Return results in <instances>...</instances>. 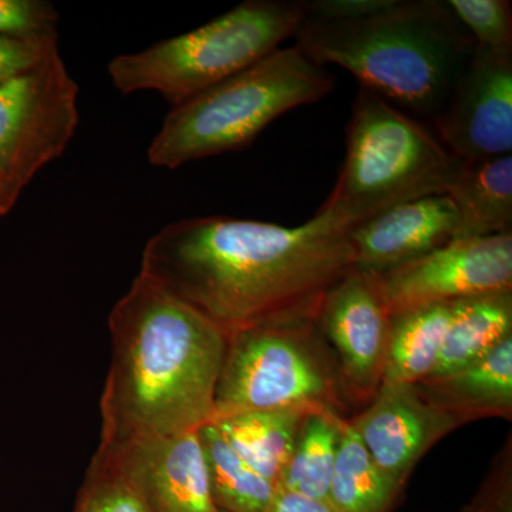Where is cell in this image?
<instances>
[{"mask_svg": "<svg viewBox=\"0 0 512 512\" xmlns=\"http://www.w3.org/2000/svg\"><path fill=\"white\" fill-rule=\"evenodd\" d=\"M266 512H339L329 501L278 487Z\"/></svg>", "mask_w": 512, "mask_h": 512, "instance_id": "cell-29", "label": "cell"}, {"mask_svg": "<svg viewBox=\"0 0 512 512\" xmlns=\"http://www.w3.org/2000/svg\"><path fill=\"white\" fill-rule=\"evenodd\" d=\"M461 164L423 121L359 87L342 170L316 212L350 229L407 202L446 195Z\"/></svg>", "mask_w": 512, "mask_h": 512, "instance_id": "cell-5", "label": "cell"}, {"mask_svg": "<svg viewBox=\"0 0 512 512\" xmlns=\"http://www.w3.org/2000/svg\"><path fill=\"white\" fill-rule=\"evenodd\" d=\"M348 417L332 412H311L301 430L284 477L278 487L306 497L329 501L330 481L338 456L340 430ZM276 487V488H278Z\"/></svg>", "mask_w": 512, "mask_h": 512, "instance_id": "cell-22", "label": "cell"}, {"mask_svg": "<svg viewBox=\"0 0 512 512\" xmlns=\"http://www.w3.org/2000/svg\"><path fill=\"white\" fill-rule=\"evenodd\" d=\"M396 0H302L303 15L315 22H349L392 8Z\"/></svg>", "mask_w": 512, "mask_h": 512, "instance_id": "cell-28", "label": "cell"}, {"mask_svg": "<svg viewBox=\"0 0 512 512\" xmlns=\"http://www.w3.org/2000/svg\"><path fill=\"white\" fill-rule=\"evenodd\" d=\"M404 488L380 470L349 419L343 420L329 503L339 512H393Z\"/></svg>", "mask_w": 512, "mask_h": 512, "instance_id": "cell-20", "label": "cell"}, {"mask_svg": "<svg viewBox=\"0 0 512 512\" xmlns=\"http://www.w3.org/2000/svg\"><path fill=\"white\" fill-rule=\"evenodd\" d=\"M476 46L512 53V8L508 0H447Z\"/></svg>", "mask_w": 512, "mask_h": 512, "instance_id": "cell-24", "label": "cell"}, {"mask_svg": "<svg viewBox=\"0 0 512 512\" xmlns=\"http://www.w3.org/2000/svg\"><path fill=\"white\" fill-rule=\"evenodd\" d=\"M59 13L47 0H0V36L30 39L57 33Z\"/></svg>", "mask_w": 512, "mask_h": 512, "instance_id": "cell-25", "label": "cell"}, {"mask_svg": "<svg viewBox=\"0 0 512 512\" xmlns=\"http://www.w3.org/2000/svg\"><path fill=\"white\" fill-rule=\"evenodd\" d=\"M413 386L427 402L466 424L483 419L511 420L512 336L471 365Z\"/></svg>", "mask_w": 512, "mask_h": 512, "instance_id": "cell-15", "label": "cell"}, {"mask_svg": "<svg viewBox=\"0 0 512 512\" xmlns=\"http://www.w3.org/2000/svg\"><path fill=\"white\" fill-rule=\"evenodd\" d=\"M338 362L352 406H367L383 383L390 315L379 278L350 269L333 286L315 320Z\"/></svg>", "mask_w": 512, "mask_h": 512, "instance_id": "cell-10", "label": "cell"}, {"mask_svg": "<svg viewBox=\"0 0 512 512\" xmlns=\"http://www.w3.org/2000/svg\"><path fill=\"white\" fill-rule=\"evenodd\" d=\"M353 265L348 229L328 215L299 227L239 218L173 222L147 242L140 275L229 333L315 323Z\"/></svg>", "mask_w": 512, "mask_h": 512, "instance_id": "cell-1", "label": "cell"}, {"mask_svg": "<svg viewBox=\"0 0 512 512\" xmlns=\"http://www.w3.org/2000/svg\"><path fill=\"white\" fill-rule=\"evenodd\" d=\"M77 96L59 50L0 84V180L22 191L62 157L79 124Z\"/></svg>", "mask_w": 512, "mask_h": 512, "instance_id": "cell-8", "label": "cell"}, {"mask_svg": "<svg viewBox=\"0 0 512 512\" xmlns=\"http://www.w3.org/2000/svg\"><path fill=\"white\" fill-rule=\"evenodd\" d=\"M349 423L380 470L402 487L431 448L466 426L427 402L413 384L386 383Z\"/></svg>", "mask_w": 512, "mask_h": 512, "instance_id": "cell-12", "label": "cell"}, {"mask_svg": "<svg viewBox=\"0 0 512 512\" xmlns=\"http://www.w3.org/2000/svg\"><path fill=\"white\" fill-rule=\"evenodd\" d=\"M333 89L335 77L298 47L275 50L173 107L148 147V161L175 170L201 158L242 150L276 119L325 99Z\"/></svg>", "mask_w": 512, "mask_h": 512, "instance_id": "cell-4", "label": "cell"}, {"mask_svg": "<svg viewBox=\"0 0 512 512\" xmlns=\"http://www.w3.org/2000/svg\"><path fill=\"white\" fill-rule=\"evenodd\" d=\"M457 512H512V441L497 454L477 493Z\"/></svg>", "mask_w": 512, "mask_h": 512, "instance_id": "cell-26", "label": "cell"}, {"mask_svg": "<svg viewBox=\"0 0 512 512\" xmlns=\"http://www.w3.org/2000/svg\"><path fill=\"white\" fill-rule=\"evenodd\" d=\"M446 195L457 211L456 239L512 234V156L463 161Z\"/></svg>", "mask_w": 512, "mask_h": 512, "instance_id": "cell-16", "label": "cell"}, {"mask_svg": "<svg viewBox=\"0 0 512 512\" xmlns=\"http://www.w3.org/2000/svg\"><path fill=\"white\" fill-rule=\"evenodd\" d=\"M73 512H153L144 495L107 451L97 448Z\"/></svg>", "mask_w": 512, "mask_h": 512, "instance_id": "cell-23", "label": "cell"}, {"mask_svg": "<svg viewBox=\"0 0 512 512\" xmlns=\"http://www.w3.org/2000/svg\"><path fill=\"white\" fill-rule=\"evenodd\" d=\"M318 410L279 409L234 414L210 421L259 476L278 487L298 439L303 420Z\"/></svg>", "mask_w": 512, "mask_h": 512, "instance_id": "cell-17", "label": "cell"}, {"mask_svg": "<svg viewBox=\"0 0 512 512\" xmlns=\"http://www.w3.org/2000/svg\"><path fill=\"white\" fill-rule=\"evenodd\" d=\"M303 20L302 0H247L191 32L114 57L109 74L123 94L154 90L180 106L274 53Z\"/></svg>", "mask_w": 512, "mask_h": 512, "instance_id": "cell-6", "label": "cell"}, {"mask_svg": "<svg viewBox=\"0 0 512 512\" xmlns=\"http://www.w3.org/2000/svg\"><path fill=\"white\" fill-rule=\"evenodd\" d=\"M433 133L461 161L491 160L512 151V53L476 46Z\"/></svg>", "mask_w": 512, "mask_h": 512, "instance_id": "cell-11", "label": "cell"}, {"mask_svg": "<svg viewBox=\"0 0 512 512\" xmlns=\"http://www.w3.org/2000/svg\"><path fill=\"white\" fill-rule=\"evenodd\" d=\"M99 448L114 458L153 512H221L212 498L198 430L136 437Z\"/></svg>", "mask_w": 512, "mask_h": 512, "instance_id": "cell-13", "label": "cell"}, {"mask_svg": "<svg viewBox=\"0 0 512 512\" xmlns=\"http://www.w3.org/2000/svg\"><path fill=\"white\" fill-rule=\"evenodd\" d=\"M295 46L319 66L336 64L363 89L413 119L433 121L476 49L447 0H396L349 22L303 20Z\"/></svg>", "mask_w": 512, "mask_h": 512, "instance_id": "cell-3", "label": "cell"}, {"mask_svg": "<svg viewBox=\"0 0 512 512\" xmlns=\"http://www.w3.org/2000/svg\"><path fill=\"white\" fill-rule=\"evenodd\" d=\"M454 302L433 303L392 316L382 384H416L433 373Z\"/></svg>", "mask_w": 512, "mask_h": 512, "instance_id": "cell-18", "label": "cell"}, {"mask_svg": "<svg viewBox=\"0 0 512 512\" xmlns=\"http://www.w3.org/2000/svg\"><path fill=\"white\" fill-rule=\"evenodd\" d=\"M20 192L22 191L18 190V188L0 180V218L8 214V212L15 207Z\"/></svg>", "mask_w": 512, "mask_h": 512, "instance_id": "cell-30", "label": "cell"}, {"mask_svg": "<svg viewBox=\"0 0 512 512\" xmlns=\"http://www.w3.org/2000/svg\"><path fill=\"white\" fill-rule=\"evenodd\" d=\"M59 50V33L30 39L0 36V84L28 72Z\"/></svg>", "mask_w": 512, "mask_h": 512, "instance_id": "cell-27", "label": "cell"}, {"mask_svg": "<svg viewBox=\"0 0 512 512\" xmlns=\"http://www.w3.org/2000/svg\"><path fill=\"white\" fill-rule=\"evenodd\" d=\"M511 336L512 291L460 299L454 302L439 362L429 377L448 375L471 365Z\"/></svg>", "mask_w": 512, "mask_h": 512, "instance_id": "cell-19", "label": "cell"}, {"mask_svg": "<svg viewBox=\"0 0 512 512\" xmlns=\"http://www.w3.org/2000/svg\"><path fill=\"white\" fill-rule=\"evenodd\" d=\"M212 498L224 512H266L276 488L249 467L225 439L217 424L207 423L198 429Z\"/></svg>", "mask_w": 512, "mask_h": 512, "instance_id": "cell-21", "label": "cell"}, {"mask_svg": "<svg viewBox=\"0 0 512 512\" xmlns=\"http://www.w3.org/2000/svg\"><path fill=\"white\" fill-rule=\"evenodd\" d=\"M350 406L336 357L316 323L229 333L211 421L279 409L348 417Z\"/></svg>", "mask_w": 512, "mask_h": 512, "instance_id": "cell-7", "label": "cell"}, {"mask_svg": "<svg viewBox=\"0 0 512 512\" xmlns=\"http://www.w3.org/2000/svg\"><path fill=\"white\" fill-rule=\"evenodd\" d=\"M458 217L447 195H433L384 211L348 229L353 265L383 274L457 238Z\"/></svg>", "mask_w": 512, "mask_h": 512, "instance_id": "cell-14", "label": "cell"}, {"mask_svg": "<svg viewBox=\"0 0 512 512\" xmlns=\"http://www.w3.org/2000/svg\"><path fill=\"white\" fill-rule=\"evenodd\" d=\"M390 315L512 291V234L461 238L376 274Z\"/></svg>", "mask_w": 512, "mask_h": 512, "instance_id": "cell-9", "label": "cell"}, {"mask_svg": "<svg viewBox=\"0 0 512 512\" xmlns=\"http://www.w3.org/2000/svg\"><path fill=\"white\" fill-rule=\"evenodd\" d=\"M109 329L100 444L175 436L210 423L224 330L140 274L111 309Z\"/></svg>", "mask_w": 512, "mask_h": 512, "instance_id": "cell-2", "label": "cell"}, {"mask_svg": "<svg viewBox=\"0 0 512 512\" xmlns=\"http://www.w3.org/2000/svg\"><path fill=\"white\" fill-rule=\"evenodd\" d=\"M221 512H224V511H221Z\"/></svg>", "mask_w": 512, "mask_h": 512, "instance_id": "cell-31", "label": "cell"}]
</instances>
